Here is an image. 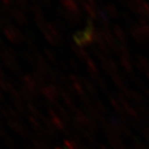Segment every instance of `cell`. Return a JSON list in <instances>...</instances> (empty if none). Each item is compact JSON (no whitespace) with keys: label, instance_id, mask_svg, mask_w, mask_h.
Masks as SVG:
<instances>
[{"label":"cell","instance_id":"cell-1","mask_svg":"<svg viewBox=\"0 0 149 149\" xmlns=\"http://www.w3.org/2000/svg\"><path fill=\"white\" fill-rule=\"evenodd\" d=\"M94 38H95V34L93 33L92 29L90 27L87 28L84 32L79 33V34H77L74 36V40L79 45H87L90 42H92Z\"/></svg>","mask_w":149,"mask_h":149},{"label":"cell","instance_id":"cell-2","mask_svg":"<svg viewBox=\"0 0 149 149\" xmlns=\"http://www.w3.org/2000/svg\"><path fill=\"white\" fill-rule=\"evenodd\" d=\"M7 36H8V40H13V42H18L19 38H20V34H19L18 31H16L13 28H8V31H7Z\"/></svg>","mask_w":149,"mask_h":149},{"label":"cell","instance_id":"cell-3","mask_svg":"<svg viewBox=\"0 0 149 149\" xmlns=\"http://www.w3.org/2000/svg\"><path fill=\"white\" fill-rule=\"evenodd\" d=\"M115 34H116V36L118 37L119 40H122V38H123V36H124V34L122 33V30H121L119 27L115 28Z\"/></svg>","mask_w":149,"mask_h":149},{"label":"cell","instance_id":"cell-4","mask_svg":"<svg viewBox=\"0 0 149 149\" xmlns=\"http://www.w3.org/2000/svg\"><path fill=\"white\" fill-rule=\"evenodd\" d=\"M15 18H16L19 22H21V23H23L24 20H25V18H24V17H23V15H22L20 12L15 13Z\"/></svg>","mask_w":149,"mask_h":149}]
</instances>
